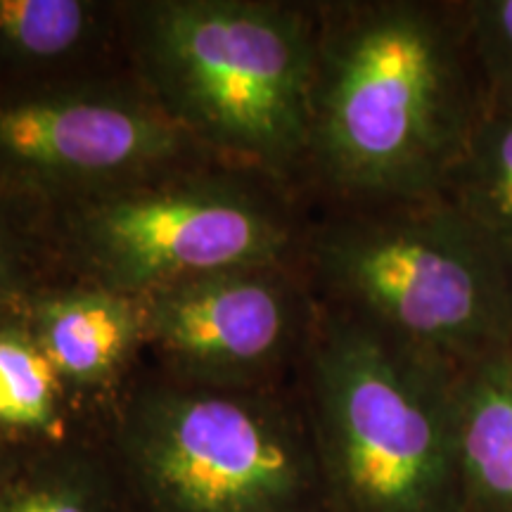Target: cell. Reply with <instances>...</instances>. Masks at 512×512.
<instances>
[{"instance_id": "obj_1", "label": "cell", "mask_w": 512, "mask_h": 512, "mask_svg": "<svg viewBox=\"0 0 512 512\" xmlns=\"http://www.w3.org/2000/svg\"><path fill=\"white\" fill-rule=\"evenodd\" d=\"M318 19L311 174L349 207L446 197L486 102L463 10L387 0Z\"/></svg>"}, {"instance_id": "obj_2", "label": "cell", "mask_w": 512, "mask_h": 512, "mask_svg": "<svg viewBox=\"0 0 512 512\" xmlns=\"http://www.w3.org/2000/svg\"><path fill=\"white\" fill-rule=\"evenodd\" d=\"M318 10L268 0L124 8L136 81L214 162L280 188L311 164Z\"/></svg>"}, {"instance_id": "obj_3", "label": "cell", "mask_w": 512, "mask_h": 512, "mask_svg": "<svg viewBox=\"0 0 512 512\" xmlns=\"http://www.w3.org/2000/svg\"><path fill=\"white\" fill-rule=\"evenodd\" d=\"M302 370L332 512H465L460 366L318 304Z\"/></svg>"}, {"instance_id": "obj_4", "label": "cell", "mask_w": 512, "mask_h": 512, "mask_svg": "<svg viewBox=\"0 0 512 512\" xmlns=\"http://www.w3.org/2000/svg\"><path fill=\"white\" fill-rule=\"evenodd\" d=\"M131 512H332L302 394L133 375L105 422Z\"/></svg>"}, {"instance_id": "obj_5", "label": "cell", "mask_w": 512, "mask_h": 512, "mask_svg": "<svg viewBox=\"0 0 512 512\" xmlns=\"http://www.w3.org/2000/svg\"><path fill=\"white\" fill-rule=\"evenodd\" d=\"M302 256L325 306L408 347L460 368L512 351V266L446 197L351 207Z\"/></svg>"}, {"instance_id": "obj_6", "label": "cell", "mask_w": 512, "mask_h": 512, "mask_svg": "<svg viewBox=\"0 0 512 512\" xmlns=\"http://www.w3.org/2000/svg\"><path fill=\"white\" fill-rule=\"evenodd\" d=\"M67 283L131 297L247 266H292L304 235L266 178L207 162L46 209Z\"/></svg>"}, {"instance_id": "obj_7", "label": "cell", "mask_w": 512, "mask_h": 512, "mask_svg": "<svg viewBox=\"0 0 512 512\" xmlns=\"http://www.w3.org/2000/svg\"><path fill=\"white\" fill-rule=\"evenodd\" d=\"M207 162L136 79L88 74L0 95V181L43 209Z\"/></svg>"}, {"instance_id": "obj_8", "label": "cell", "mask_w": 512, "mask_h": 512, "mask_svg": "<svg viewBox=\"0 0 512 512\" xmlns=\"http://www.w3.org/2000/svg\"><path fill=\"white\" fill-rule=\"evenodd\" d=\"M159 370L209 387H280L304 361L318 302L294 266L230 268L140 297Z\"/></svg>"}, {"instance_id": "obj_9", "label": "cell", "mask_w": 512, "mask_h": 512, "mask_svg": "<svg viewBox=\"0 0 512 512\" xmlns=\"http://www.w3.org/2000/svg\"><path fill=\"white\" fill-rule=\"evenodd\" d=\"M19 309L69 392L105 425L145 351L140 297L83 283H43Z\"/></svg>"}, {"instance_id": "obj_10", "label": "cell", "mask_w": 512, "mask_h": 512, "mask_svg": "<svg viewBox=\"0 0 512 512\" xmlns=\"http://www.w3.org/2000/svg\"><path fill=\"white\" fill-rule=\"evenodd\" d=\"M102 439V420L69 392L19 304L0 313V451L29 456Z\"/></svg>"}, {"instance_id": "obj_11", "label": "cell", "mask_w": 512, "mask_h": 512, "mask_svg": "<svg viewBox=\"0 0 512 512\" xmlns=\"http://www.w3.org/2000/svg\"><path fill=\"white\" fill-rule=\"evenodd\" d=\"M458 467L465 512H512V351L460 368Z\"/></svg>"}, {"instance_id": "obj_12", "label": "cell", "mask_w": 512, "mask_h": 512, "mask_svg": "<svg viewBox=\"0 0 512 512\" xmlns=\"http://www.w3.org/2000/svg\"><path fill=\"white\" fill-rule=\"evenodd\" d=\"M117 29L124 8L93 0H0V60L43 74V83L79 79Z\"/></svg>"}, {"instance_id": "obj_13", "label": "cell", "mask_w": 512, "mask_h": 512, "mask_svg": "<svg viewBox=\"0 0 512 512\" xmlns=\"http://www.w3.org/2000/svg\"><path fill=\"white\" fill-rule=\"evenodd\" d=\"M0 512H131L102 441L17 456L0 484Z\"/></svg>"}, {"instance_id": "obj_14", "label": "cell", "mask_w": 512, "mask_h": 512, "mask_svg": "<svg viewBox=\"0 0 512 512\" xmlns=\"http://www.w3.org/2000/svg\"><path fill=\"white\" fill-rule=\"evenodd\" d=\"M446 200L512 266V102L486 95Z\"/></svg>"}, {"instance_id": "obj_15", "label": "cell", "mask_w": 512, "mask_h": 512, "mask_svg": "<svg viewBox=\"0 0 512 512\" xmlns=\"http://www.w3.org/2000/svg\"><path fill=\"white\" fill-rule=\"evenodd\" d=\"M463 17L486 95L512 102V0L467 3Z\"/></svg>"}, {"instance_id": "obj_16", "label": "cell", "mask_w": 512, "mask_h": 512, "mask_svg": "<svg viewBox=\"0 0 512 512\" xmlns=\"http://www.w3.org/2000/svg\"><path fill=\"white\" fill-rule=\"evenodd\" d=\"M31 261V233L0 202V313L17 306L36 287Z\"/></svg>"}, {"instance_id": "obj_17", "label": "cell", "mask_w": 512, "mask_h": 512, "mask_svg": "<svg viewBox=\"0 0 512 512\" xmlns=\"http://www.w3.org/2000/svg\"><path fill=\"white\" fill-rule=\"evenodd\" d=\"M15 458L17 456H10V453L0 451V484H3L5 475H8V472H10V467H12V463H15Z\"/></svg>"}]
</instances>
